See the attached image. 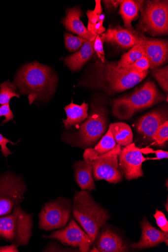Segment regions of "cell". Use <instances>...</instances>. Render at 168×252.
I'll use <instances>...</instances> for the list:
<instances>
[{"instance_id": "cell-4", "label": "cell", "mask_w": 168, "mask_h": 252, "mask_svg": "<svg viewBox=\"0 0 168 252\" xmlns=\"http://www.w3.org/2000/svg\"><path fill=\"white\" fill-rule=\"evenodd\" d=\"M168 101V95L160 93L155 84L147 81L132 94L114 99L112 113L119 120L130 119L135 113L162 101Z\"/></svg>"}, {"instance_id": "cell-3", "label": "cell", "mask_w": 168, "mask_h": 252, "mask_svg": "<svg viewBox=\"0 0 168 252\" xmlns=\"http://www.w3.org/2000/svg\"><path fill=\"white\" fill-rule=\"evenodd\" d=\"M108 128V115L104 105L91 103V110L85 121L73 132H67L63 140L73 147L90 148L102 138Z\"/></svg>"}, {"instance_id": "cell-12", "label": "cell", "mask_w": 168, "mask_h": 252, "mask_svg": "<svg viewBox=\"0 0 168 252\" xmlns=\"http://www.w3.org/2000/svg\"><path fill=\"white\" fill-rule=\"evenodd\" d=\"M147 158L143 156L134 143L123 147L118 156L119 167L128 180L142 177V163Z\"/></svg>"}, {"instance_id": "cell-2", "label": "cell", "mask_w": 168, "mask_h": 252, "mask_svg": "<svg viewBox=\"0 0 168 252\" xmlns=\"http://www.w3.org/2000/svg\"><path fill=\"white\" fill-rule=\"evenodd\" d=\"M14 84L21 94L28 95L30 104L34 101L49 99L55 93L57 78L46 65L37 62L27 64L18 71Z\"/></svg>"}, {"instance_id": "cell-21", "label": "cell", "mask_w": 168, "mask_h": 252, "mask_svg": "<svg viewBox=\"0 0 168 252\" xmlns=\"http://www.w3.org/2000/svg\"><path fill=\"white\" fill-rule=\"evenodd\" d=\"M94 41H86L80 51L65 58V64L72 72L79 71L91 59L94 54Z\"/></svg>"}, {"instance_id": "cell-33", "label": "cell", "mask_w": 168, "mask_h": 252, "mask_svg": "<svg viewBox=\"0 0 168 252\" xmlns=\"http://www.w3.org/2000/svg\"><path fill=\"white\" fill-rule=\"evenodd\" d=\"M154 217L161 230L163 232L168 233V221L164 214L161 211L156 210Z\"/></svg>"}, {"instance_id": "cell-23", "label": "cell", "mask_w": 168, "mask_h": 252, "mask_svg": "<svg viewBox=\"0 0 168 252\" xmlns=\"http://www.w3.org/2000/svg\"><path fill=\"white\" fill-rule=\"evenodd\" d=\"M111 129L109 127L106 133L104 135L99 143L94 148H87L85 150L84 158H88L94 161L98 156L107 153L113 150L116 146Z\"/></svg>"}, {"instance_id": "cell-17", "label": "cell", "mask_w": 168, "mask_h": 252, "mask_svg": "<svg viewBox=\"0 0 168 252\" xmlns=\"http://www.w3.org/2000/svg\"><path fill=\"white\" fill-rule=\"evenodd\" d=\"M82 16L83 13L79 7L68 9L66 16L62 21V24L68 31L86 40L94 41L97 35L92 34L84 26L80 19Z\"/></svg>"}, {"instance_id": "cell-37", "label": "cell", "mask_w": 168, "mask_h": 252, "mask_svg": "<svg viewBox=\"0 0 168 252\" xmlns=\"http://www.w3.org/2000/svg\"><path fill=\"white\" fill-rule=\"evenodd\" d=\"M17 246L13 243L10 245L0 247V252H19Z\"/></svg>"}, {"instance_id": "cell-11", "label": "cell", "mask_w": 168, "mask_h": 252, "mask_svg": "<svg viewBox=\"0 0 168 252\" xmlns=\"http://www.w3.org/2000/svg\"><path fill=\"white\" fill-rule=\"evenodd\" d=\"M42 237L46 239H55L64 245L78 248L82 252L90 251L93 244L89 235L74 220H71L67 226L61 230Z\"/></svg>"}, {"instance_id": "cell-28", "label": "cell", "mask_w": 168, "mask_h": 252, "mask_svg": "<svg viewBox=\"0 0 168 252\" xmlns=\"http://www.w3.org/2000/svg\"><path fill=\"white\" fill-rule=\"evenodd\" d=\"M152 75L163 90L168 92V66L157 67L152 69Z\"/></svg>"}, {"instance_id": "cell-29", "label": "cell", "mask_w": 168, "mask_h": 252, "mask_svg": "<svg viewBox=\"0 0 168 252\" xmlns=\"http://www.w3.org/2000/svg\"><path fill=\"white\" fill-rule=\"evenodd\" d=\"M66 48L71 52L78 50L87 40L79 36H75L68 33L64 34Z\"/></svg>"}, {"instance_id": "cell-38", "label": "cell", "mask_w": 168, "mask_h": 252, "mask_svg": "<svg viewBox=\"0 0 168 252\" xmlns=\"http://www.w3.org/2000/svg\"><path fill=\"white\" fill-rule=\"evenodd\" d=\"M104 5L108 8H116L119 5V1H103Z\"/></svg>"}, {"instance_id": "cell-13", "label": "cell", "mask_w": 168, "mask_h": 252, "mask_svg": "<svg viewBox=\"0 0 168 252\" xmlns=\"http://www.w3.org/2000/svg\"><path fill=\"white\" fill-rule=\"evenodd\" d=\"M150 63V68L159 67L165 64L168 58V43L162 39L149 38L141 35L140 42Z\"/></svg>"}, {"instance_id": "cell-32", "label": "cell", "mask_w": 168, "mask_h": 252, "mask_svg": "<svg viewBox=\"0 0 168 252\" xmlns=\"http://www.w3.org/2000/svg\"><path fill=\"white\" fill-rule=\"evenodd\" d=\"M104 42L100 35H97L94 43V50L97 53L98 57L102 63L105 61V53L103 49V43Z\"/></svg>"}, {"instance_id": "cell-27", "label": "cell", "mask_w": 168, "mask_h": 252, "mask_svg": "<svg viewBox=\"0 0 168 252\" xmlns=\"http://www.w3.org/2000/svg\"><path fill=\"white\" fill-rule=\"evenodd\" d=\"M20 95L17 93L16 85L9 80L0 85V104L9 103L13 97H16L19 98Z\"/></svg>"}, {"instance_id": "cell-26", "label": "cell", "mask_w": 168, "mask_h": 252, "mask_svg": "<svg viewBox=\"0 0 168 252\" xmlns=\"http://www.w3.org/2000/svg\"><path fill=\"white\" fill-rule=\"evenodd\" d=\"M145 57H146L145 52L139 42L135 45L128 53H125L116 64L119 67H125Z\"/></svg>"}, {"instance_id": "cell-25", "label": "cell", "mask_w": 168, "mask_h": 252, "mask_svg": "<svg viewBox=\"0 0 168 252\" xmlns=\"http://www.w3.org/2000/svg\"><path fill=\"white\" fill-rule=\"evenodd\" d=\"M111 129L117 145L126 147L133 143V133L131 127L124 123L111 124Z\"/></svg>"}, {"instance_id": "cell-5", "label": "cell", "mask_w": 168, "mask_h": 252, "mask_svg": "<svg viewBox=\"0 0 168 252\" xmlns=\"http://www.w3.org/2000/svg\"><path fill=\"white\" fill-rule=\"evenodd\" d=\"M73 217L94 243L100 229L109 218V214L95 201L88 191L76 192L72 206Z\"/></svg>"}, {"instance_id": "cell-10", "label": "cell", "mask_w": 168, "mask_h": 252, "mask_svg": "<svg viewBox=\"0 0 168 252\" xmlns=\"http://www.w3.org/2000/svg\"><path fill=\"white\" fill-rule=\"evenodd\" d=\"M121 150V147L117 145L113 150L94 160L93 173L95 180H105L113 184L123 180L124 174L118 164Z\"/></svg>"}, {"instance_id": "cell-1", "label": "cell", "mask_w": 168, "mask_h": 252, "mask_svg": "<svg viewBox=\"0 0 168 252\" xmlns=\"http://www.w3.org/2000/svg\"><path fill=\"white\" fill-rule=\"evenodd\" d=\"M91 73L81 85L103 91L108 95L122 93L141 82L149 73L131 72L116 63L96 61Z\"/></svg>"}, {"instance_id": "cell-36", "label": "cell", "mask_w": 168, "mask_h": 252, "mask_svg": "<svg viewBox=\"0 0 168 252\" xmlns=\"http://www.w3.org/2000/svg\"><path fill=\"white\" fill-rule=\"evenodd\" d=\"M154 153L156 154V157L154 158H147V160L161 159L162 158H168V152L167 151H164L161 150H159L154 151Z\"/></svg>"}, {"instance_id": "cell-14", "label": "cell", "mask_w": 168, "mask_h": 252, "mask_svg": "<svg viewBox=\"0 0 168 252\" xmlns=\"http://www.w3.org/2000/svg\"><path fill=\"white\" fill-rule=\"evenodd\" d=\"M168 121V110L165 108L152 111L143 116L136 125V131L143 138L153 142V137L158 128Z\"/></svg>"}, {"instance_id": "cell-20", "label": "cell", "mask_w": 168, "mask_h": 252, "mask_svg": "<svg viewBox=\"0 0 168 252\" xmlns=\"http://www.w3.org/2000/svg\"><path fill=\"white\" fill-rule=\"evenodd\" d=\"M88 104L85 101L79 105L74 104L72 100L71 103L64 108L67 117L66 120H63L65 128L67 130L76 129L88 118Z\"/></svg>"}, {"instance_id": "cell-6", "label": "cell", "mask_w": 168, "mask_h": 252, "mask_svg": "<svg viewBox=\"0 0 168 252\" xmlns=\"http://www.w3.org/2000/svg\"><path fill=\"white\" fill-rule=\"evenodd\" d=\"M33 217L20 205L11 214L0 217V241L11 242L17 247L28 245L33 235Z\"/></svg>"}, {"instance_id": "cell-35", "label": "cell", "mask_w": 168, "mask_h": 252, "mask_svg": "<svg viewBox=\"0 0 168 252\" xmlns=\"http://www.w3.org/2000/svg\"><path fill=\"white\" fill-rule=\"evenodd\" d=\"M9 143L12 145L16 144V143H14L8 139L5 138L2 134L0 133V146L1 147V151L5 157H7L9 155L12 154V153L7 147V144Z\"/></svg>"}, {"instance_id": "cell-34", "label": "cell", "mask_w": 168, "mask_h": 252, "mask_svg": "<svg viewBox=\"0 0 168 252\" xmlns=\"http://www.w3.org/2000/svg\"><path fill=\"white\" fill-rule=\"evenodd\" d=\"M4 117L5 120L0 125L8 123L10 121L13 120L14 116L12 111L10 108L9 103L2 105L1 106H0V117Z\"/></svg>"}, {"instance_id": "cell-39", "label": "cell", "mask_w": 168, "mask_h": 252, "mask_svg": "<svg viewBox=\"0 0 168 252\" xmlns=\"http://www.w3.org/2000/svg\"><path fill=\"white\" fill-rule=\"evenodd\" d=\"M140 152L143 154H153L154 150L152 149L149 148H143V149H139Z\"/></svg>"}, {"instance_id": "cell-16", "label": "cell", "mask_w": 168, "mask_h": 252, "mask_svg": "<svg viewBox=\"0 0 168 252\" xmlns=\"http://www.w3.org/2000/svg\"><path fill=\"white\" fill-rule=\"evenodd\" d=\"M141 236L139 241L133 243L130 248L139 250L149 249L164 242L168 245V234L157 230L146 218L141 222Z\"/></svg>"}, {"instance_id": "cell-7", "label": "cell", "mask_w": 168, "mask_h": 252, "mask_svg": "<svg viewBox=\"0 0 168 252\" xmlns=\"http://www.w3.org/2000/svg\"><path fill=\"white\" fill-rule=\"evenodd\" d=\"M138 31L153 36L167 35L168 33V1H147L140 10Z\"/></svg>"}, {"instance_id": "cell-31", "label": "cell", "mask_w": 168, "mask_h": 252, "mask_svg": "<svg viewBox=\"0 0 168 252\" xmlns=\"http://www.w3.org/2000/svg\"><path fill=\"white\" fill-rule=\"evenodd\" d=\"M125 69L129 71L142 73L148 71L150 68V63L146 57H143L131 64L126 66Z\"/></svg>"}, {"instance_id": "cell-22", "label": "cell", "mask_w": 168, "mask_h": 252, "mask_svg": "<svg viewBox=\"0 0 168 252\" xmlns=\"http://www.w3.org/2000/svg\"><path fill=\"white\" fill-rule=\"evenodd\" d=\"M144 1L135 0H120L119 14L121 15L126 29L134 31L132 22L138 17V12L143 7Z\"/></svg>"}, {"instance_id": "cell-30", "label": "cell", "mask_w": 168, "mask_h": 252, "mask_svg": "<svg viewBox=\"0 0 168 252\" xmlns=\"http://www.w3.org/2000/svg\"><path fill=\"white\" fill-rule=\"evenodd\" d=\"M168 140V121L166 122L157 129L153 137V142L156 145L162 147Z\"/></svg>"}, {"instance_id": "cell-8", "label": "cell", "mask_w": 168, "mask_h": 252, "mask_svg": "<svg viewBox=\"0 0 168 252\" xmlns=\"http://www.w3.org/2000/svg\"><path fill=\"white\" fill-rule=\"evenodd\" d=\"M27 192L28 187L21 176L11 171L0 175V217L11 214Z\"/></svg>"}, {"instance_id": "cell-24", "label": "cell", "mask_w": 168, "mask_h": 252, "mask_svg": "<svg viewBox=\"0 0 168 252\" xmlns=\"http://www.w3.org/2000/svg\"><path fill=\"white\" fill-rule=\"evenodd\" d=\"M96 5L93 11L88 10L86 14L88 18V30L95 35H101L105 32L103 27L105 15L103 14L101 1H95Z\"/></svg>"}, {"instance_id": "cell-19", "label": "cell", "mask_w": 168, "mask_h": 252, "mask_svg": "<svg viewBox=\"0 0 168 252\" xmlns=\"http://www.w3.org/2000/svg\"><path fill=\"white\" fill-rule=\"evenodd\" d=\"M93 161L84 158V161H78L73 166L75 180L82 190L92 191L96 189L93 178Z\"/></svg>"}, {"instance_id": "cell-18", "label": "cell", "mask_w": 168, "mask_h": 252, "mask_svg": "<svg viewBox=\"0 0 168 252\" xmlns=\"http://www.w3.org/2000/svg\"><path fill=\"white\" fill-rule=\"evenodd\" d=\"M96 246L99 252H128L129 249L123 239L112 232L107 227L99 232Z\"/></svg>"}, {"instance_id": "cell-9", "label": "cell", "mask_w": 168, "mask_h": 252, "mask_svg": "<svg viewBox=\"0 0 168 252\" xmlns=\"http://www.w3.org/2000/svg\"><path fill=\"white\" fill-rule=\"evenodd\" d=\"M72 207L67 198L60 197L46 202L38 214V227L49 232L66 226L69 219Z\"/></svg>"}, {"instance_id": "cell-15", "label": "cell", "mask_w": 168, "mask_h": 252, "mask_svg": "<svg viewBox=\"0 0 168 252\" xmlns=\"http://www.w3.org/2000/svg\"><path fill=\"white\" fill-rule=\"evenodd\" d=\"M140 32L130 31L127 29L117 26L110 27L108 30L101 34V38L104 42L119 46L123 49L132 48L139 43L141 39Z\"/></svg>"}]
</instances>
